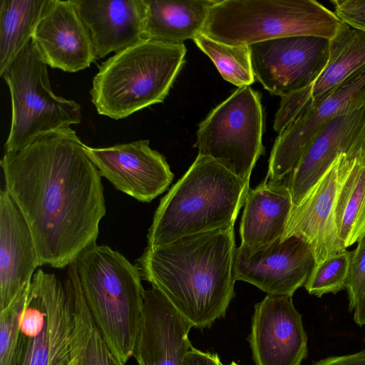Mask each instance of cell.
<instances>
[{
	"mask_svg": "<svg viewBox=\"0 0 365 365\" xmlns=\"http://www.w3.org/2000/svg\"><path fill=\"white\" fill-rule=\"evenodd\" d=\"M71 127L5 153V189L33 234L40 265L68 267L96 244L106 213L101 175Z\"/></svg>",
	"mask_w": 365,
	"mask_h": 365,
	"instance_id": "obj_1",
	"label": "cell"
},
{
	"mask_svg": "<svg viewBox=\"0 0 365 365\" xmlns=\"http://www.w3.org/2000/svg\"><path fill=\"white\" fill-rule=\"evenodd\" d=\"M234 225L149 246L136 265L195 328L224 317L235 296Z\"/></svg>",
	"mask_w": 365,
	"mask_h": 365,
	"instance_id": "obj_2",
	"label": "cell"
},
{
	"mask_svg": "<svg viewBox=\"0 0 365 365\" xmlns=\"http://www.w3.org/2000/svg\"><path fill=\"white\" fill-rule=\"evenodd\" d=\"M249 183L212 158L198 155L161 199L148 230V245H163L234 225Z\"/></svg>",
	"mask_w": 365,
	"mask_h": 365,
	"instance_id": "obj_3",
	"label": "cell"
},
{
	"mask_svg": "<svg viewBox=\"0 0 365 365\" xmlns=\"http://www.w3.org/2000/svg\"><path fill=\"white\" fill-rule=\"evenodd\" d=\"M83 297L103 339L124 364L133 356L143 316L137 265L107 245L94 244L75 262Z\"/></svg>",
	"mask_w": 365,
	"mask_h": 365,
	"instance_id": "obj_4",
	"label": "cell"
},
{
	"mask_svg": "<svg viewBox=\"0 0 365 365\" xmlns=\"http://www.w3.org/2000/svg\"><path fill=\"white\" fill-rule=\"evenodd\" d=\"M186 48L143 39L108 58L90 91L100 115L118 120L163 102L184 63Z\"/></svg>",
	"mask_w": 365,
	"mask_h": 365,
	"instance_id": "obj_5",
	"label": "cell"
},
{
	"mask_svg": "<svg viewBox=\"0 0 365 365\" xmlns=\"http://www.w3.org/2000/svg\"><path fill=\"white\" fill-rule=\"evenodd\" d=\"M342 21L315 0H215L201 34L230 46L292 36L331 39Z\"/></svg>",
	"mask_w": 365,
	"mask_h": 365,
	"instance_id": "obj_6",
	"label": "cell"
},
{
	"mask_svg": "<svg viewBox=\"0 0 365 365\" xmlns=\"http://www.w3.org/2000/svg\"><path fill=\"white\" fill-rule=\"evenodd\" d=\"M47 66L31 40L2 75L11 105L5 153L20 150L51 132L81 122V106L53 92Z\"/></svg>",
	"mask_w": 365,
	"mask_h": 365,
	"instance_id": "obj_7",
	"label": "cell"
},
{
	"mask_svg": "<svg viewBox=\"0 0 365 365\" xmlns=\"http://www.w3.org/2000/svg\"><path fill=\"white\" fill-rule=\"evenodd\" d=\"M264 115L260 94L250 86L237 89L198 125L193 147L241 180L250 182L264 153Z\"/></svg>",
	"mask_w": 365,
	"mask_h": 365,
	"instance_id": "obj_8",
	"label": "cell"
},
{
	"mask_svg": "<svg viewBox=\"0 0 365 365\" xmlns=\"http://www.w3.org/2000/svg\"><path fill=\"white\" fill-rule=\"evenodd\" d=\"M364 148L365 135L336 158L301 203L293 207L282 240L294 235L305 240L315 265L346 250L337 235L335 207L341 188Z\"/></svg>",
	"mask_w": 365,
	"mask_h": 365,
	"instance_id": "obj_9",
	"label": "cell"
},
{
	"mask_svg": "<svg viewBox=\"0 0 365 365\" xmlns=\"http://www.w3.org/2000/svg\"><path fill=\"white\" fill-rule=\"evenodd\" d=\"M329 39L292 36L249 46L255 78L270 93L288 96L312 86L329 58Z\"/></svg>",
	"mask_w": 365,
	"mask_h": 365,
	"instance_id": "obj_10",
	"label": "cell"
},
{
	"mask_svg": "<svg viewBox=\"0 0 365 365\" xmlns=\"http://www.w3.org/2000/svg\"><path fill=\"white\" fill-rule=\"evenodd\" d=\"M314 265L309 244L294 235L264 245L240 244L232 272L235 282L250 283L268 294L292 297L304 286Z\"/></svg>",
	"mask_w": 365,
	"mask_h": 365,
	"instance_id": "obj_11",
	"label": "cell"
},
{
	"mask_svg": "<svg viewBox=\"0 0 365 365\" xmlns=\"http://www.w3.org/2000/svg\"><path fill=\"white\" fill-rule=\"evenodd\" d=\"M365 106V66L353 73L329 96L309 105L278 134L264 180H282L290 174L308 143L328 120Z\"/></svg>",
	"mask_w": 365,
	"mask_h": 365,
	"instance_id": "obj_12",
	"label": "cell"
},
{
	"mask_svg": "<svg viewBox=\"0 0 365 365\" xmlns=\"http://www.w3.org/2000/svg\"><path fill=\"white\" fill-rule=\"evenodd\" d=\"M84 150L101 177L140 202H150L174 178L165 157L153 150L148 140L103 148L85 145Z\"/></svg>",
	"mask_w": 365,
	"mask_h": 365,
	"instance_id": "obj_13",
	"label": "cell"
},
{
	"mask_svg": "<svg viewBox=\"0 0 365 365\" xmlns=\"http://www.w3.org/2000/svg\"><path fill=\"white\" fill-rule=\"evenodd\" d=\"M255 365H301L307 335L292 297L267 294L255 305L248 337Z\"/></svg>",
	"mask_w": 365,
	"mask_h": 365,
	"instance_id": "obj_14",
	"label": "cell"
},
{
	"mask_svg": "<svg viewBox=\"0 0 365 365\" xmlns=\"http://www.w3.org/2000/svg\"><path fill=\"white\" fill-rule=\"evenodd\" d=\"M32 41L48 66L65 72L83 70L97 58L73 0H49Z\"/></svg>",
	"mask_w": 365,
	"mask_h": 365,
	"instance_id": "obj_15",
	"label": "cell"
},
{
	"mask_svg": "<svg viewBox=\"0 0 365 365\" xmlns=\"http://www.w3.org/2000/svg\"><path fill=\"white\" fill-rule=\"evenodd\" d=\"M192 327L160 290L145 289L133 356L138 365H182L193 347L188 338Z\"/></svg>",
	"mask_w": 365,
	"mask_h": 365,
	"instance_id": "obj_16",
	"label": "cell"
},
{
	"mask_svg": "<svg viewBox=\"0 0 365 365\" xmlns=\"http://www.w3.org/2000/svg\"><path fill=\"white\" fill-rule=\"evenodd\" d=\"M365 135V106L326 122L304 148L287 181L293 207L298 206L336 158Z\"/></svg>",
	"mask_w": 365,
	"mask_h": 365,
	"instance_id": "obj_17",
	"label": "cell"
},
{
	"mask_svg": "<svg viewBox=\"0 0 365 365\" xmlns=\"http://www.w3.org/2000/svg\"><path fill=\"white\" fill-rule=\"evenodd\" d=\"M41 266L36 242L19 206L6 190L0 192V312L31 282Z\"/></svg>",
	"mask_w": 365,
	"mask_h": 365,
	"instance_id": "obj_18",
	"label": "cell"
},
{
	"mask_svg": "<svg viewBox=\"0 0 365 365\" xmlns=\"http://www.w3.org/2000/svg\"><path fill=\"white\" fill-rule=\"evenodd\" d=\"M365 66V31L342 23L329 39L327 63L309 87L282 98L275 118L289 123L304 108L317 104L353 73Z\"/></svg>",
	"mask_w": 365,
	"mask_h": 365,
	"instance_id": "obj_19",
	"label": "cell"
},
{
	"mask_svg": "<svg viewBox=\"0 0 365 365\" xmlns=\"http://www.w3.org/2000/svg\"><path fill=\"white\" fill-rule=\"evenodd\" d=\"M87 28L97 58L143 39V0H73Z\"/></svg>",
	"mask_w": 365,
	"mask_h": 365,
	"instance_id": "obj_20",
	"label": "cell"
},
{
	"mask_svg": "<svg viewBox=\"0 0 365 365\" xmlns=\"http://www.w3.org/2000/svg\"><path fill=\"white\" fill-rule=\"evenodd\" d=\"M283 180H264L249 190L240 227L241 244L264 245L284 235L294 206L287 182Z\"/></svg>",
	"mask_w": 365,
	"mask_h": 365,
	"instance_id": "obj_21",
	"label": "cell"
},
{
	"mask_svg": "<svg viewBox=\"0 0 365 365\" xmlns=\"http://www.w3.org/2000/svg\"><path fill=\"white\" fill-rule=\"evenodd\" d=\"M215 0H143V39L182 44L201 34Z\"/></svg>",
	"mask_w": 365,
	"mask_h": 365,
	"instance_id": "obj_22",
	"label": "cell"
},
{
	"mask_svg": "<svg viewBox=\"0 0 365 365\" xmlns=\"http://www.w3.org/2000/svg\"><path fill=\"white\" fill-rule=\"evenodd\" d=\"M67 276L73 284L67 365H125L113 354L95 324L83 297L75 263L68 267Z\"/></svg>",
	"mask_w": 365,
	"mask_h": 365,
	"instance_id": "obj_23",
	"label": "cell"
},
{
	"mask_svg": "<svg viewBox=\"0 0 365 365\" xmlns=\"http://www.w3.org/2000/svg\"><path fill=\"white\" fill-rule=\"evenodd\" d=\"M49 0L0 1V75L32 40Z\"/></svg>",
	"mask_w": 365,
	"mask_h": 365,
	"instance_id": "obj_24",
	"label": "cell"
},
{
	"mask_svg": "<svg viewBox=\"0 0 365 365\" xmlns=\"http://www.w3.org/2000/svg\"><path fill=\"white\" fill-rule=\"evenodd\" d=\"M334 220L344 248L365 237V148L339 193Z\"/></svg>",
	"mask_w": 365,
	"mask_h": 365,
	"instance_id": "obj_25",
	"label": "cell"
},
{
	"mask_svg": "<svg viewBox=\"0 0 365 365\" xmlns=\"http://www.w3.org/2000/svg\"><path fill=\"white\" fill-rule=\"evenodd\" d=\"M193 41L212 61L225 80L239 88L255 82L249 46L225 44L202 34Z\"/></svg>",
	"mask_w": 365,
	"mask_h": 365,
	"instance_id": "obj_26",
	"label": "cell"
},
{
	"mask_svg": "<svg viewBox=\"0 0 365 365\" xmlns=\"http://www.w3.org/2000/svg\"><path fill=\"white\" fill-rule=\"evenodd\" d=\"M21 292L11 304L0 312V365H24L30 340L19 328Z\"/></svg>",
	"mask_w": 365,
	"mask_h": 365,
	"instance_id": "obj_27",
	"label": "cell"
},
{
	"mask_svg": "<svg viewBox=\"0 0 365 365\" xmlns=\"http://www.w3.org/2000/svg\"><path fill=\"white\" fill-rule=\"evenodd\" d=\"M351 254L352 251L344 250L315 265L304 284L307 292L322 297L345 289Z\"/></svg>",
	"mask_w": 365,
	"mask_h": 365,
	"instance_id": "obj_28",
	"label": "cell"
},
{
	"mask_svg": "<svg viewBox=\"0 0 365 365\" xmlns=\"http://www.w3.org/2000/svg\"><path fill=\"white\" fill-rule=\"evenodd\" d=\"M349 297V310L354 312L365 292V237L352 251L346 284Z\"/></svg>",
	"mask_w": 365,
	"mask_h": 365,
	"instance_id": "obj_29",
	"label": "cell"
},
{
	"mask_svg": "<svg viewBox=\"0 0 365 365\" xmlns=\"http://www.w3.org/2000/svg\"><path fill=\"white\" fill-rule=\"evenodd\" d=\"M334 13L347 25L365 31V0H331Z\"/></svg>",
	"mask_w": 365,
	"mask_h": 365,
	"instance_id": "obj_30",
	"label": "cell"
},
{
	"mask_svg": "<svg viewBox=\"0 0 365 365\" xmlns=\"http://www.w3.org/2000/svg\"><path fill=\"white\" fill-rule=\"evenodd\" d=\"M182 365H224L217 354L204 352L192 347Z\"/></svg>",
	"mask_w": 365,
	"mask_h": 365,
	"instance_id": "obj_31",
	"label": "cell"
},
{
	"mask_svg": "<svg viewBox=\"0 0 365 365\" xmlns=\"http://www.w3.org/2000/svg\"><path fill=\"white\" fill-rule=\"evenodd\" d=\"M313 365H365V349L350 354L329 356Z\"/></svg>",
	"mask_w": 365,
	"mask_h": 365,
	"instance_id": "obj_32",
	"label": "cell"
},
{
	"mask_svg": "<svg viewBox=\"0 0 365 365\" xmlns=\"http://www.w3.org/2000/svg\"><path fill=\"white\" fill-rule=\"evenodd\" d=\"M354 321L359 327L365 324V292L354 310Z\"/></svg>",
	"mask_w": 365,
	"mask_h": 365,
	"instance_id": "obj_33",
	"label": "cell"
},
{
	"mask_svg": "<svg viewBox=\"0 0 365 365\" xmlns=\"http://www.w3.org/2000/svg\"><path fill=\"white\" fill-rule=\"evenodd\" d=\"M230 365H238V364H236L235 362L232 361Z\"/></svg>",
	"mask_w": 365,
	"mask_h": 365,
	"instance_id": "obj_34",
	"label": "cell"
}]
</instances>
